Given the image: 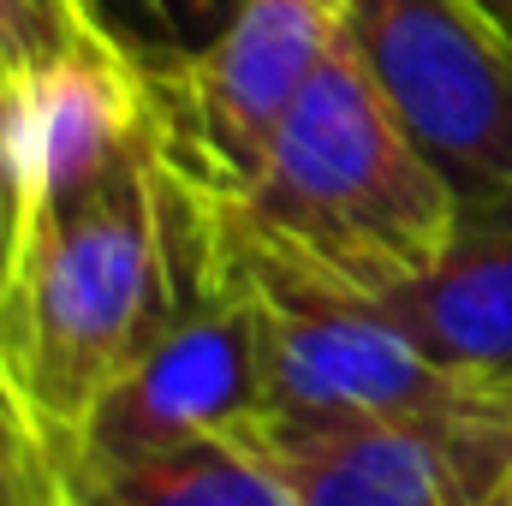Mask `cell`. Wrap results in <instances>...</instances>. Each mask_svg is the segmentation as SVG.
Instances as JSON below:
<instances>
[{"instance_id": "cell-1", "label": "cell", "mask_w": 512, "mask_h": 506, "mask_svg": "<svg viewBox=\"0 0 512 506\" xmlns=\"http://www.w3.org/2000/svg\"><path fill=\"white\" fill-rule=\"evenodd\" d=\"M209 251V191L161 155V137L90 197L18 233L0 298V370L54 447L173 322Z\"/></svg>"}, {"instance_id": "cell-2", "label": "cell", "mask_w": 512, "mask_h": 506, "mask_svg": "<svg viewBox=\"0 0 512 506\" xmlns=\"http://www.w3.org/2000/svg\"><path fill=\"white\" fill-rule=\"evenodd\" d=\"M215 203L227 227L268 256L364 298H393L423 280L465 209L447 173L399 126L352 42L310 78L251 179Z\"/></svg>"}, {"instance_id": "cell-3", "label": "cell", "mask_w": 512, "mask_h": 506, "mask_svg": "<svg viewBox=\"0 0 512 506\" xmlns=\"http://www.w3.org/2000/svg\"><path fill=\"white\" fill-rule=\"evenodd\" d=\"M215 209V245L239 292L251 298L268 352V423H346V417H399L477 393L489 376L435 364L405 340V328L376 298L334 286L310 268L251 245Z\"/></svg>"}, {"instance_id": "cell-4", "label": "cell", "mask_w": 512, "mask_h": 506, "mask_svg": "<svg viewBox=\"0 0 512 506\" xmlns=\"http://www.w3.org/2000/svg\"><path fill=\"white\" fill-rule=\"evenodd\" d=\"M346 42L459 203L512 197V24L489 0H340Z\"/></svg>"}, {"instance_id": "cell-5", "label": "cell", "mask_w": 512, "mask_h": 506, "mask_svg": "<svg viewBox=\"0 0 512 506\" xmlns=\"http://www.w3.org/2000/svg\"><path fill=\"white\" fill-rule=\"evenodd\" d=\"M262 423H268L262 322L215 245L209 268L179 298L173 322L84 411L60 459H66V477H84V471L131 465V459H149L185 441L245 435Z\"/></svg>"}, {"instance_id": "cell-6", "label": "cell", "mask_w": 512, "mask_h": 506, "mask_svg": "<svg viewBox=\"0 0 512 506\" xmlns=\"http://www.w3.org/2000/svg\"><path fill=\"white\" fill-rule=\"evenodd\" d=\"M298 506H495L512 495V376L399 417L251 429Z\"/></svg>"}, {"instance_id": "cell-7", "label": "cell", "mask_w": 512, "mask_h": 506, "mask_svg": "<svg viewBox=\"0 0 512 506\" xmlns=\"http://www.w3.org/2000/svg\"><path fill=\"white\" fill-rule=\"evenodd\" d=\"M340 42V0H245L203 54L149 78L161 155L215 197L239 191Z\"/></svg>"}, {"instance_id": "cell-8", "label": "cell", "mask_w": 512, "mask_h": 506, "mask_svg": "<svg viewBox=\"0 0 512 506\" xmlns=\"http://www.w3.org/2000/svg\"><path fill=\"white\" fill-rule=\"evenodd\" d=\"M149 137H155L149 78L96 30H78L42 66L6 72V143L24 209L18 233L90 197Z\"/></svg>"}, {"instance_id": "cell-9", "label": "cell", "mask_w": 512, "mask_h": 506, "mask_svg": "<svg viewBox=\"0 0 512 506\" xmlns=\"http://www.w3.org/2000/svg\"><path fill=\"white\" fill-rule=\"evenodd\" d=\"M376 304L435 364L512 376V197L465 203L441 262Z\"/></svg>"}, {"instance_id": "cell-10", "label": "cell", "mask_w": 512, "mask_h": 506, "mask_svg": "<svg viewBox=\"0 0 512 506\" xmlns=\"http://www.w3.org/2000/svg\"><path fill=\"white\" fill-rule=\"evenodd\" d=\"M72 506H298L274 459L245 435L185 441L131 465L72 477Z\"/></svg>"}, {"instance_id": "cell-11", "label": "cell", "mask_w": 512, "mask_h": 506, "mask_svg": "<svg viewBox=\"0 0 512 506\" xmlns=\"http://www.w3.org/2000/svg\"><path fill=\"white\" fill-rule=\"evenodd\" d=\"M78 24L114 42L143 78L203 54L245 0H72Z\"/></svg>"}, {"instance_id": "cell-12", "label": "cell", "mask_w": 512, "mask_h": 506, "mask_svg": "<svg viewBox=\"0 0 512 506\" xmlns=\"http://www.w3.org/2000/svg\"><path fill=\"white\" fill-rule=\"evenodd\" d=\"M0 506H72L66 459L24 411L6 370H0Z\"/></svg>"}, {"instance_id": "cell-13", "label": "cell", "mask_w": 512, "mask_h": 506, "mask_svg": "<svg viewBox=\"0 0 512 506\" xmlns=\"http://www.w3.org/2000/svg\"><path fill=\"white\" fill-rule=\"evenodd\" d=\"M78 30L84 24L72 0H0V72L54 60Z\"/></svg>"}, {"instance_id": "cell-14", "label": "cell", "mask_w": 512, "mask_h": 506, "mask_svg": "<svg viewBox=\"0 0 512 506\" xmlns=\"http://www.w3.org/2000/svg\"><path fill=\"white\" fill-rule=\"evenodd\" d=\"M18 179H12V143H6V72H0V298L12 286V262H18Z\"/></svg>"}, {"instance_id": "cell-15", "label": "cell", "mask_w": 512, "mask_h": 506, "mask_svg": "<svg viewBox=\"0 0 512 506\" xmlns=\"http://www.w3.org/2000/svg\"><path fill=\"white\" fill-rule=\"evenodd\" d=\"M489 6H495V12H501V18L512 24V0H489Z\"/></svg>"}, {"instance_id": "cell-16", "label": "cell", "mask_w": 512, "mask_h": 506, "mask_svg": "<svg viewBox=\"0 0 512 506\" xmlns=\"http://www.w3.org/2000/svg\"><path fill=\"white\" fill-rule=\"evenodd\" d=\"M495 506H512V495H507V501H495Z\"/></svg>"}]
</instances>
